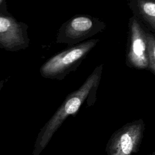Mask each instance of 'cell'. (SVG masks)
Returning a JSON list of instances; mask_svg holds the SVG:
<instances>
[{
  "instance_id": "cell-1",
  "label": "cell",
  "mask_w": 155,
  "mask_h": 155,
  "mask_svg": "<svg viewBox=\"0 0 155 155\" xmlns=\"http://www.w3.org/2000/svg\"><path fill=\"white\" fill-rule=\"evenodd\" d=\"M104 64L96 66L85 82L76 90L68 94L61 105L41 129L36 139L33 155H39L48 144L55 132L70 116H75L87 98L94 102Z\"/></svg>"
},
{
  "instance_id": "cell-2",
  "label": "cell",
  "mask_w": 155,
  "mask_h": 155,
  "mask_svg": "<svg viewBox=\"0 0 155 155\" xmlns=\"http://www.w3.org/2000/svg\"><path fill=\"white\" fill-rule=\"evenodd\" d=\"M99 41L98 39H89L51 56L40 67L41 76L53 80H63L71 72L77 70Z\"/></svg>"
},
{
  "instance_id": "cell-3",
  "label": "cell",
  "mask_w": 155,
  "mask_h": 155,
  "mask_svg": "<svg viewBox=\"0 0 155 155\" xmlns=\"http://www.w3.org/2000/svg\"><path fill=\"white\" fill-rule=\"evenodd\" d=\"M106 24L89 15H76L64 22L58 29L56 42L71 47L102 32Z\"/></svg>"
},
{
  "instance_id": "cell-4",
  "label": "cell",
  "mask_w": 155,
  "mask_h": 155,
  "mask_svg": "<svg viewBox=\"0 0 155 155\" xmlns=\"http://www.w3.org/2000/svg\"><path fill=\"white\" fill-rule=\"evenodd\" d=\"M142 119L128 122L117 130L108 140L107 155H133L139 150L145 131Z\"/></svg>"
},
{
  "instance_id": "cell-5",
  "label": "cell",
  "mask_w": 155,
  "mask_h": 155,
  "mask_svg": "<svg viewBox=\"0 0 155 155\" xmlns=\"http://www.w3.org/2000/svg\"><path fill=\"white\" fill-rule=\"evenodd\" d=\"M147 31V30L134 16L129 18L128 37L125 55V64L127 67L139 70H148Z\"/></svg>"
},
{
  "instance_id": "cell-6",
  "label": "cell",
  "mask_w": 155,
  "mask_h": 155,
  "mask_svg": "<svg viewBox=\"0 0 155 155\" xmlns=\"http://www.w3.org/2000/svg\"><path fill=\"white\" fill-rule=\"evenodd\" d=\"M28 27L12 17L0 16V45L11 51L26 48L30 44Z\"/></svg>"
},
{
  "instance_id": "cell-7",
  "label": "cell",
  "mask_w": 155,
  "mask_h": 155,
  "mask_svg": "<svg viewBox=\"0 0 155 155\" xmlns=\"http://www.w3.org/2000/svg\"><path fill=\"white\" fill-rule=\"evenodd\" d=\"M134 16L148 31L155 33V0H130Z\"/></svg>"
},
{
  "instance_id": "cell-8",
  "label": "cell",
  "mask_w": 155,
  "mask_h": 155,
  "mask_svg": "<svg viewBox=\"0 0 155 155\" xmlns=\"http://www.w3.org/2000/svg\"><path fill=\"white\" fill-rule=\"evenodd\" d=\"M147 53L148 61V70L155 75V36L154 34L147 31Z\"/></svg>"
},
{
  "instance_id": "cell-9",
  "label": "cell",
  "mask_w": 155,
  "mask_h": 155,
  "mask_svg": "<svg viewBox=\"0 0 155 155\" xmlns=\"http://www.w3.org/2000/svg\"><path fill=\"white\" fill-rule=\"evenodd\" d=\"M148 155H155V152H154V151H153L152 153L149 154H148Z\"/></svg>"
},
{
  "instance_id": "cell-10",
  "label": "cell",
  "mask_w": 155,
  "mask_h": 155,
  "mask_svg": "<svg viewBox=\"0 0 155 155\" xmlns=\"http://www.w3.org/2000/svg\"><path fill=\"white\" fill-rule=\"evenodd\" d=\"M1 1V0H0V1Z\"/></svg>"
}]
</instances>
